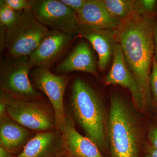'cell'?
Here are the masks:
<instances>
[{"instance_id": "9c48e42d", "label": "cell", "mask_w": 157, "mask_h": 157, "mask_svg": "<svg viewBox=\"0 0 157 157\" xmlns=\"http://www.w3.org/2000/svg\"><path fill=\"white\" fill-rule=\"evenodd\" d=\"M73 36L51 30L36 49L29 56L30 68L49 70L65 53L73 41Z\"/></svg>"}, {"instance_id": "8fae6325", "label": "cell", "mask_w": 157, "mask_h": 157, "mask_svg": "<svg viewBox=\"0 0 157 157\" xmlns=\"http://www.w3.org/2000/svg\"><path fill=\"white\" fill-rule=\"evenodd\" d=\"M66 154L63 133L56 130L38 132L14 157H59Z\"/></svg>"}, {"instance_id": "277c9868", "label": "cell", "mask_w": 157, "mask_h": 157, "mask_svg": "<svg viewBox=\"0 0 157 157\" xmlns=\"http://www.w3.org/2000/svg\"><path fill=\"white\" fill-rule=\"evenodd\" d=\"M49 31L36 19L30 9L17 12L15 22L6 28V48L9 56H29Z\"/></svg>"}, {"instance_id": "ffe728a7", "label": "cell", "mask_w": 157, "mask_h": 157, "mask_svg": "<svg viewBox=\"0 0 157 157\" xmlns=\"http://www.w3.org/2000/svg\"><path fill=\"white\" fill-rule=\"evenodd\" d=\"M3 2L9 6L15 12H20L30 9L29 1L26 0H2Z\"/></svg>"}, {"instance_id": "8992f818", "label": "cell", "mask_w": 157, "mask_h": 157, "mask_svg": "<svg viewBox=\"0 0 157 157\" xmlns=\"http://www.w3.org/2000/svg\"><path fill=\"white\" fill-rule=\"evenodd\" d=\"M29 56L7 58L1 65V92L14 98L36 101L41 95L30 82Z\"/></svg>"}, {"instance_id": "2e32d148", "label": "cell", "mask_w": 157, "mask_h": 157, "mask_svg": "<svg viewBox=\"0 0 157 157\" xmlns=\"http://www.w3.org/2000/svg\"><path fill=\"white\" fill-rule=\"evenodd\" d=\"M60 73L82 71L98 77L96 65L92 52L84 42L78 43L73 51L56 68Z\"/></svg>"}, {"instance_id": "9a60e30c", "label": "cell", "mask_w": 157, "mask_h": 157, "mask_svg": "<svg viewBox=\"0 0 157 157\" xmlns=\"http://www.w3.org/2000/svg\"><path fill=\"white\" fill-rule=\"evenodd\" d=\"M0 119V146L16 156L31 139V133L6 113Z\"/></svg>"}, {"instance_id": "4316f807", "label": "cell", "mask_w": 157, "mask_h": 157, "mask_svg": "<svg viewBox=\"0 0 157 157\" xmlns=\"http://www.w3.org/2000/svg\"><path fill=\"white\" fill-rule=\"evenodd\" d=\"M14 155L2 146H0V157H14Z\"/></svg>"}, {"instance_id": "30bf717a", "label": "cell", "mask_w": 157, "mask_h": 157, "mask_svg": "<svg viewBox=\"0 0 157 157\" xmlns=\"http://www.w3.org/2000/svg\"><path fill=\"white\" fill-rule=\"evenodd\" d=\"M112 67L105 78V83L119 85L129 90L134 107L139 110L144 109L143 102L137 82L127 66L121 47L117 42L113 47Z\"/></svg>"}, {"instance_id": "603a6c76", "label": "cell", "mask_w": 157, "mask_h": 157, "mask_svg": "<svg viewBox=\"0 0 157 157\" xmlns=\"http://www.w3.org/2000/svg\"><path fill=\"white\" fill-rule=\"evenodd\" d=\"M148 139L149 144L157 149V126H153L148 131Z\"/></svg>"}, {"instance_id": "7402d4cb", "label": "cell", "mask_w": 157, "mask_h": 157, "mask_svg": "<svg viewBox=\"0 0 157 157\" xmlns=\"http://www.w3.org/2000/svg\"><path fill=\"white\" fill-rule=\"evenodd\" d=\"M68 8L76 13L81 10L86 2V0H59Z\"/></svg>"}, {"instance_id": "44dd1931", "label": "cell", "mask_w": 157, "mask_h": 157, "mask_svg": "<svg viewBox=\"0 0 157 157\" xmlns=\"http://www.w3.org/2000/svg\"><path fill=\"white\" fill-rule=\"evenodd\" d=\"M152 68V69L150 78L151 90L155 101L157 103V62L154 57L153 59Z\"/></svg>"}, {"instance_id": "d6986e66", "label": "cell", "mask_w": 157, "mask_h": 157, "mask_svg": "<svg viewBox=\"0 0 157 157\" xmlns=\"http://www.w3.org/2000/svg\"><path fill=\"white\" fill-rule=\"evenodd\" d=\"M157 1L155 0H139L136 1V11L138 14L149 15L156 8Z\"/></svg>"}, {"instance_id": "e0dca14e", "label": "cell", "mask_w": 157, "mask_h": 157, "mask_svg": "<svg viewBox=\"0 0 157 157\" xmlns=\"http://www.w3.org/2000/svg\"><path fill=\"white\" fill-rule=\"evenodd\" d=\"M113 17L124 21L136 11L135 0H101Z\"/></svg>"}, {"instance_id": "f1b7e54d", "label": "cell", "mask_w": 157, "mask_h": 157, "mask_svg": "<svg viewBox=\"0 0 157 157\" xmlns=\"http://www.w3.org/2000/svg\"><path fill=\"white\" fill-rule=\"evenodd\" d=\"M59 157H70V156L68 155L67 154H66L60 156Z\"/></svg>"}, {"instance_id": "7a4b0ae2", "label": "cell", "mask_w": 157, "mask_h": 157, "mask_svg": "<svg viewBox=\"0 0 157 157\" xmlns=\"http://www.w3.org/2000/svg\"><path fill=\"white\" fill-rule=\"evenodd\" d=\"M73 116L85 136L95 144L101 152L109 148L108 118L102 100L92 88L80 79L73 82L70 97Z\"/></svg>"}, {"instance_id": "ba28073f", "label": "cell", "mask_w": 157, "mask_h": 157, "mask_svg": "<svg viewBox=\"0 0 157 157\" xmlns=\"http://www.w3.org/2000/svg\"><path fill=\"white\" fill-rule=\"evenodd\" d=\"M32 80L35 87L47 96L53 108L57 130L63 132L66 116L63 97L69 77L64 75H55L49 70L37 68L33 71Z\"/></svg>"}, {"instance_id": "ac0fdd59", "label": "cell", "mask_w": 157, "mask_h": 157, "mask_svg": "<svg viewBox=\"0 0 157 157\" xmlns=\"http://www.w3.org/2000/svg\"><path fill=\"white\" fill-rule=\"evenodd\" d=\"M17 12L0 1V25L2 26L9 27L16 21Z\"/></svg>"}, {"instance_id": "484cf974", "label": "cell", "mask_w": 157, "mask_h": 157, "mask_svg": "<svg viewBox=\"0 0 157 157\" xmlns=\"http://www.w3.org/2000/svg\"><path fill=\"white\" fill-rule=\"evenodd\" d=\"M7 113V107L5 100L1 97V102H0V117H2Z\"/></svg>"}, {"instance_id": "7c38bea8", "label": "cell", "mask_w": 157, "mask_h": 157, "mask_svg": "<svg viewBox=\"0 0 157 157\" xmlns=\"http://www.w3.org/2000/svg\"><path fill=\"white\" fill-rule=\"evenodd\" d=\"M78 35L90 43L98 54V67L101 70H105L113 55L117 30L81 25Z\"/></svg>"}, {"instance_id": "3957f363", "label": "cell", "mask_w": 157, "mask_h": 157, "mask_svg": "<svg viewBox=\"0 0 157 157\" xmlns=\"http://www.w3.org/2000/svg\"><path fill=\"white\" fill-rule=\"evenodd\" d=\"M142 132L134 109L120 96L113 95L107 124L111 157H139Z\"/></svg>"}, {"instance_id": "52a82bcc", "label": "cell", "mask_w": 157, "mask_h": 157, "mask_svg": "<svg viewBox=\"0 0 157 157\" xmlns=\"http://www.w3.org/2000/svg\"><path fill=\"white\" fill-rule=\"evenodd\" d=\"M30 10L40 23L69 35H78L81 25L77 14L60 1H29Z\"/></svg>"}, {"instance_id": "5b68a950", "label": "cell", "mask_w": 157, "mask_h": 157, "mask_svg": "<svg viewBox=\"0 0 157 157\" xmlns=\"http://www.w3.org/2000/svg\"><path fill=\"white\" fill-rule=\"evenodd\" d=\"M1 97L6 102L7 114L22 126L39 132L57 130L54 113L44 104L14 98L2 92Z\"/></svg>"}, {"instance_id": "6da1fadb", "label": "cell", "mask_w": 157, "mask_h": 157, "mask_svg": "<svg viewBox=\"0 0 157 157\" xmlns=\"http://www.w3.org/2000/svg\"><path fill=\"white\" fill-rule=\"evenodd\" d=\"M155 25L149 15L135 12L123 21L117 30V42L137 82L144 109L151 100L150 78L154 57Z\"/></svg>"}, {"instance_id": "5bb4252c", "label": "cell", "mask_w": 157, "mask_h": 157, "mask_svg": "<svg viewBox=\"0 0 157 157\" xmlns=\"http://www.w3.org/2000/svg\"><path fill=\"white\" fill-rule=\"evenodd\" d=\"M76 14L81 25L94 28L117 30L123 22L109 13L101 0H86Z\"/></svg>"}, {"instance_id": "4fadbf2b", "label": "cell", "mask_w": 157, "mask_h": 157, "mask_svg": "<svg viewBox=\"0 0 157 157\" xmlns=\"http://www.w3.org/2000/svg\"><path fill=\"white\" fill-rule=\"evenodd\" d=\"M63 134L66 152L70 157H106L95 144L78 133L69 114H66Z\"/></svg>"}, {"instance_id": "83f0119b", "label": "cell", "mask_w": 157, "mask_h": 157, "mask_svg": "<svg viewBox=\"0 0 157 157\" xmlns=\"http://www.w3.org/2000/svg\"><path fill=\"white\" fill-rule=\"evenodd\" d=\"M155 58L157 62V24L156 25L155 29Z\"/></svg>"}, {"instance_id": "d4e9b609", "label": "cell", "mask_w": 157, "mask_h": 157, "mask_svg": "<svg viewBox=\"0 0 157 157\" xmlns=\"http://www.w3.org/2000/svg\"><path fill=\"white\" fill-rule=\"evenodd\" d=\"M6 27L1 26V51L6 48Z\"/></svg>"}, {"instance_id": "cb8c5ba5", "label": "cell", "mask_w": 157, "mask_h": 157, "mask_svg": "<svg viewBox=\"0 0 157 157\" xmlns=\"http://www.w3.org/2000/svg\"><path fill=\"white\" fill-rule=\"evenodd\" d=\"M144 157H157V149L153 147L150 144L146 145Z\"/></svg>"}]
</instances>
